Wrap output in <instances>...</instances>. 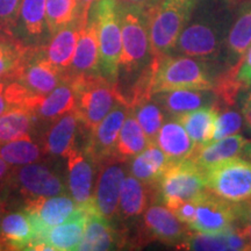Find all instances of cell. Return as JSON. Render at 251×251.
Segmentation results:
<instances>
[{
  "label": "cell",
  "instance_id": "db71d44e",
  "mask_svg": "<svg viewBox=\"0 0 251 251\" xmlns=\"http://www.w3.org/2000/svg\"><path fill=\"white\" fill-rule=\"evenodd\" d=\"M2 209H0V225H1V220H2V218H4V216H2Z\"/></svg>",
  "mask_w": 251,
  "mask_h": 251
},
{
  "label": "cell",
  "instance_id": "1f68e13d",
  "mask_svg": "<svg viewBox=\"0 0 251 251\" xmlns=\"http://www.w3.org/2000/svg\"><path fill=\"white\" fill-rule=\"evenodd\" d=\"M150 144L152 143H150L148 136L144 133L130 108L125 124L122 126L114 155L127 161V159L133 158L140 152H142Z\"/></svg>",
  "mask_w": 251,
  "mask_h": 251
},
{
  "label": "cell",
  "instance_id": "4dcf8cb0",
  "mask_svg": "<svg viewBox=\"0 0 251 251\" xmlns=\"http://www.w3.org/2000/svg\"><path fill=\"white\" fill-rule=\"evenodd\" d=\"M218 115L219 106L216 105L184 113L176 119L184 126L193 142L202 146L213 140Z\"/></svg>",
  "mask_w": 251,
  "mask_h": 251
},
{
  "label": "cell",
  "instance_id": "7bdbcfd3",
  "mask_svg": "<svg viewBox=\"0 0 251 251\" xmlns=\"http://www.w3.org/2000/svg\"><path fill=\"white\" fill-rule=\"evenodd\" d=\"M237 203V214H238V221L243 222H250L251 221V198L244 200V201L236 202Z\"/></svg>",
  "mask_w": 251,
  "mask_h": 251
},
{
  "label": "cell",
  "instance_id": "44dd1931",
  "mask_svg": "<svg viewBox=\"0 0 251 251\" xmlns=\"http://www.w3.org/2000/svg\"><path fill=\"white\" fill-rule=\"evenodd\" d=\"M15 37L27 46H43L49 42L46 0H23Z\"/></svg>",
  "mask_w": 251,
  "mask_h": 251
},
{
  "label": "cell",
  "instance_id": "681fc988",
  "mask_svg": "<svg viewBox=\"0 0 251 251\" xmlns=\"http://www.w3.org/2000/svg\"><path fill=\"white\" fill-rule=\"evenodd\" d=\"M238 231L243 235V237L246 238L248 246H249V249L251 250V221L250 222H246L242 227L237 228Z\"/></svg>",
  "mask_w": 251,
  "mask_h": 251
},
{
  "label": "cell",
  "instance_id": "7c38bea8",
  "mask_svg": "<svg viewBox=\"0 0 251 251\" xmlns=\"http://www.w3.org/2000/svg\"><path fill=\"white\" fill-rule=\"evenodd\" d=\"M98 176L93 191V202L100 214L114 225L118 216L121 186L126 177L127 161L113 155L97 164Z\"/></svg>",
  "mask_w": 251,
  "mask_h": 251
},
{
  "label": "cell",
  "instance_id": "30bf717a",
  "mask_svg": "<svg viewBox=\"0 0 251 251\" xmlns=\"http://www.w3.org/2000/svg\"><path fill=\"white\" fill-rule=\"evenodd\" d=\"M13 80L19 81L29 92L43 96L64 83H70L69 71L50 63L43 52V46H29Z\"/></svg>",
  "mask_w": 251,
  "mask_h": 251
},
{
  "label": "cell",
  "instance_id": "277c9868",
  "mask_svg": "<svg viewBox=\"0 0 251 251\" xmlns=\"http://www.w3.org/2000/svg\"><path fill=\"white\" fill-rule=\"evenodd\" d=\"M122 52L119 75L140 76L152 62L149 31V9L120 5Z\"/></svg>",
  "mask_w": 251,
  "mask_h": 251
},
{
  "label": "cell",
  "instance_id": "ba28073f",
  "mask_svg": "<svg viewBox=\"0 0 251 251\" xmlns=\"http://www.w3.org/2000/svg\"><path fill=\"white\" fill-rule=\"evenodd\" d=\"M65 179L50 165L35 162L12 168L4 184L9 193V199L11 194L15 193L26 202L40 197L65 194L68 190Z\"/></svg>",
  "mask_w": 251,
  "mask_h": 251
},
{
  "label": "cell",
  "instance_id": "f907efd6",
  "mask_svg": "<svg viewBox=\"0 0 251 251\" xmlns=\"http://www.w3.org/2000/svg\"><path fill=\"white\" fill-rule=\"evenodd\" d=\"M9 108L12 107L8 103L7 100H6L4 96V91H2V92H0V115H2L5 112H7Z\"/></svg>",
  "mask_w": 251,
  "mask_h": 251
},
{
  "label": "cell",
  "instance_id": "603a6c76",
  "mask_svg": "<svg viewBox=\"0 0 251 251\" xmlns=\"http://www.w3.org/2000/svg\"><path fill=\"white\" fill-rule=\"evenodd\" d=\"M158 196L157 185L147 184L133 175L125 177L121 186L118 216L121 220L135 219L143 214Z\"/></svg>",
  "mask_w": 251,
  "mask_h": 251
},
{
  "label": "cell",
  "instance_id": "74e56055",
  "mask_svg": "<svg viewBox=\"0 0 251 251\" xmlns=\"http://www.w3.org/2000/svg\"><path fill=\"white\" fill-rule=\"evenodd\" d=\"M178 249L196 251H227L229 249L226 233L224 234H190Z\"/></svg>",
  "mask_w": 251,
  "mask_h": 251
},
{
  "label": "cell",
  "instance_id": "d590c367",
  "mask_svg": "<svg viewBox=\"0 0 251 251\" xmlns=\"http://www.w3.org/2000/svg\"><path fill=\"white\" fill-rule=\"evenodd\" d=\"M130 108L144 133L148 136L150 143H155L159 129L165 122L166 113L164 109L152 99V97L136 103Z\"/></svg>",
  "mask_w": 251,
  "mask_h": 251
},
{
  "label": "cell",
  "instance_id": "8d00e7d4",
  "mask_svg": "<svg viewBox=\"0 0 251 251\" xmlns=\"http://www.w3.org/2000/svg\"><path fill=\"white\" fill-rule=\"evenodd\" d=\"M77 0H46L47 25L50 37L77 18Z\"/></svg>",
  "mask_w": 251,
  "mask_h": 251
},
{
  "label": "cell",
  "instance_id": "9a60e30c",
  "mask_svg": "<svg viewBox=\"0 0 251 251\" xmlns=\"http://www.w3.org/2000/svg\"><path fill=\"white\" fill-rule=\"evenodd\" d=\"M129 109L127 103L119 102L97 126L96 129L90 133L87 143L84 147L96 164L114 155L120 131Z\"/></svg>",
  "mask_w": 251,
  "mask_h": 251
},
{
  "label": "cell",
  "instance_id": "f35d334b",
  "mask_svg": "<svg viewBox=\"0 0 251 251\" xmlns=\"http://www.w3.org/2000/svg\"><path fill=\"white\" fill-rule=\"evenodd\" d=\"M23 0H0V34L15 37Z\"/></svg>",
  "mask_w": 251,
  "mask_h": 251
},
{
  "label": "cell",
  "instance_id": "ffe728a7",
  "mask_svg": "<svg viewBox=\"0 0 251 251\" xmlns=\"http://www.w3.org/2000/svg\"><path fill=\"white\" fill-rule=\"evenodd\" d=\"M168 117L177 118L184 113L218 105L219 97L214 90L181 89L152 94Z\"/></svg>",
  "mask_w": 251,
  "mask_h": 251
},
{
  "label": "cell",
  "instance_id": "b9f144b4",
  "mask_svg": "<svg viewBox=\"0 0 251 251\" xmlns=\"http://www.w3.org/2000/svg\"><path fill=\"white\" fill-rule=\"evenodd\" d=\"M174 213L177 215V218L187 225V227L194 221L197 215V205L194 200H188L180 203L177 208L174 209Z\"/></svg>",
  "mask_w": 251,
  "mask_h": 251
},
{
  "label": "cell",
  "instance_id": "ab89813d",
  "mask_svg": "<svg viewBox=\"0 0 251 251\" xmlns=\"http://www.w3.org/2000/svg\"><path fill=\"white\" fill-rule=\"evenodd\" d=\"M243 117L242 113H238L235 109H225L220 113L216 119L214 136L212 141L221 140L231 135L238 134V131L243 128ZM211 141V142H212Z\"/></svg>",
  "mask_w": 251,
  "mask_h": 251
},
{
  "label": "cell",
  "instance_id": "836d02e7",
  "mask_svg": "<svg viewBox=\"0 0 251 251\" xmlns=\"http://www.w3.org/2000/svg\"><path fill=\"white\" fill-rule=\"evenodd\" d=\"M45 156L43 147L34 140L33 136L11 141L0 144V156L12 166H20L35 163Z\"/></svg>",
  "mask_w": 251,
  "mask_h": 251
},
{
  "label": "cell",
  "instance_id": "6da1fadb",
  "mask_svg": "<svg viewBox=\"0 0 251 251\" xmlns=\"http://www.w3.org/2000/svg\"><path fill=\"white\" fill-rule=\"evenodd\" d=\"M234 0H198L172 55L218 63L235 17Z\"/></svg>",
  "mask_w": 251,
  "mask_h": 251
},
{
  "label": "cell",
  "instance_id": "52a82bcc",
  "mask_svg": "<svg viewBox=\"0 0 251 251\" xmlns=\"http://www.w3.org/2000/svg\"><path fill=\"white\" fill-rule=\"evenodd\" d=\"M157 188L161 202L174 211L206 190L205 172L192 158L171 162L157 183Z\"/></svg>",
  "mask_w": 251,
  "mask_h": 251
},
{
  "label": "cell",
  "instance_id": "8992f818",
  "mask_svg": "<svg viewBox=\"0 0 251 251\" xmlns=\"http://www.w3.org/2000/svg\"><path fill=\"white\" fill-rule=\"evenodd\" d=\"M198 0H162L149 9L150 43L153 57L174 54L181 31Z\"/></svg>",
  "mask_w": 251,
  "mask_h": 251
},
{
  "label": "cell",
  "instance_id": "e575fe53",
  "mask_svg": "<svg viewBox=\"0 0 251 251\" xmlns=\"http://www.w3.org/2000/svg\"><path fill=\"white\" fill-rule=\"evenodd\" d=\"M28 47L17 37L0 34V80H13Z\"/></svg>",
  "mask_w": 251,
  "mask_h": 251
},
{
  "label": "cell",
  "instance_id": "816d5d0a",
  "mask_svg": "<svg viewBox=\"0 0 251 251\" xmlns=\"http://www.w3.org/2000/svg\"><path fill=\"white\" fill-rule=\"evenodd\" d=\"M243 156H244V158L251 161V141H249V143L247 144L246 149H244V151H243Z\"/></svg>",
  "mask_w": 251,
  "mask_h": 251
},
{
  "label": "cell",
  "instance_id": "4316f807",
  "mask_svg": "<svg viewBox=\"0 0 251 251\" xmlns=\"http://www.w3.org/2000/svg\"><path fill=\"white\" fill-rule=\"evenodd\" d=\"M248 143L249 140H247L242 135L235 134L225 139L198 146L191 158L205 172L206 169L211 168L212 165L243 155Z\"/></svg>",
  "mask_w": 251,
  "mask_h": 251
},
{
  "label": "cell",
  "instance_id": "8fae6325",
  "mask_svg": "<svg viewBox=\"0 0 251 251\" xmlns=\"http://www.w3.org/2000/svg\"><path fill=\"white\" fill-rule=\"evenodd\" d=\"M197 205V215L188 226L190 230L201 234H224L236 228L238 221L237 203L226 200L206 188L193 199Z\"/></svg>",
  "mask_w": 251,
  "mask_h": 251
},
{
  "label": "cell",
  "instance_id": "2e32d148",
  "mask_svg": "<svg viewBox=\"0 0 251 251\" xmlns=\"http://www.w3.org/2000/svg\"><path fill=\"white\" fill-rule=\"evenodd\" d=\"M87 213L85 206H79L68 221L48 229L30 248V250L71 251L78 247L85 234Z\"/></svg>",
  "mask_w": 251,
  "mask_h": 251
},
{
  "label": "cell",
  "instance_id": "cb8c5ba5",
  "mask_svg": "<svg viewBox=\"0 0 251 251\" xmlns=\"http://www.w3.org/2000/svg\"><path fill=\"white\" fill-rule=\"evenodd\" d=\"M84 26L85 25L76 18L55 33L50 37L49 42L43 45V52L47 59L62 70L69 71L76 51L80 31Z\"/></svg>",
  "mask_w": 251,
  "mask_h": 251
},
{
  "label": "cell",
  "instance_id": "f5cc1de1",
  "mask_svg": "<svg viewBox=\"0 0 251 251\" xmlns=\"http://www.w3.org/2000/svg\"><path fill=\"white\" fill-rule=\"evenodd\" d=\"M5 86H6L5 81L4 80H0V92H2V91H4Z\"/></svg>",
  "mask_w": 251,
  "mask_h": 251
},
{
  "label": "cell",
  "instance_id": "bcb514c9",
  "mask_svg": "<svg viewBox=\"0 0 251 251\" xmlns=\"http://www.w3.org/2000/svg\"><path fill=\"white\" fill-rule=\"evenodd\" d=\"M242 117L244 127L247 128L248 133L251 134V92L248 94L247 98L244 99L242 105Z\"/></svg>",
  "mask_w": 251,
  "mask_h": 251
},
{
  "label": "cell",
  "instance_id": "7dc6e473",
  "mask_svg": "<svg viewBox=\"0 0 251 251\" xmlns=\"http://www.w3.org/2000/svg\"><path fill=\"white\" fill-rule=\"evenodd\" d=\"M12 168L13 166L9 165L7 162L5 161L4 158H2L1 156H0V184L4 183V181L7 179L9 172H11Z\"/></svg>",
  "mask_w": 251,
  "mask_h": 251
},
{
  "label": "cell",
  "instance_id": "f6af8a7d",
  "mask_svg": "<svg viewBox=\"0 0 251 251\" xmlns=\"http://www.w3.org/2000/svg\"><path fill=\"white\" fill-rule=\"evenodd\" d=\"M119 4L124 6H134L143 9H150L155 7L162 0H118Z\"/></svg>",
  "mask_w": 251,
  "mask_h": 251
},
{
  "label": "cell",
  "instance_id": "d6a6232c",
  "mask_svg": "<svg viewBox=\"0 0 251 251\" xmlns=\"http://www.w3.org/2000/svg\"><path fill=\"white\" fill-rule=\"evenodd\" d=\"M37 120L26 108L12 107L0 115V144L33 136Z\"/></svg>",
  "mask_w": 251,
  "mask_h": 251
},
{
  "label": "cell",
  "instance_id": "4fadbf2b",
  "mask_svg": "<svg viewBox=\"0 0 251 251\" xmlns=\"http://www.w3.org/2000/svg\"><path fill=\"white\" fill-rule=\"evenodd\" d=\"M78 207L79 206L67 193L54 197H40L25 202L24 211L29 215L35 228L36 236L33 244L48 229L68 221L76 213Z\"/></svg>",
  "mask_w": 251,
  "mask_h": 251
},
{
  "label": "cell",
  "instance_id": "7a4b0ae2",
  "mask_svg": "<svg viewBox=\"0 0 251 251\" xmlns=\"http://www.w3.org/2000/svg\"><path fill=\"white\" fill-rule=\"evenodd\" d=\"M151 93L181 89L214 90L219 75L215 62L185 55L153 57Z\"/></svg>",
  "mask_w": 251,
  "mask_h": 251
},
{
  "label": "cell",
  "instance_id": "3957f363",
  "mask_svg": "<svg viewBox=\"0 0 251 251\" xmlns=\"http://www.w3.org/2000/svg\"><path fill=\"white\" fill-rule=\"evenodd\" d=\"M70 84L76 94L75 112L90 133L119 102H125L117 84L100 74L74 76Z\"/></svg>",
  "mask_w": 251,
  "mask_h": 251
},
{
  "label": "cell",
  "instance_id": "484cf974",
  "mask_svg": "<svg viewBox=\"0 0 251 251\" xmlns=\"http://www.w3.org/2000/svg\"><path fill=\"white\" fill-rule=\"evenodd\" d=\"M155 143L172 162L191 158L198 147L184 126L171 117L163 124Z\"/></svg>",
  "mask_w": 251,
  "mask_h": 251
},
{
  "label": "cell",
  "instance_id": "d4e9b609",
  "mask_svg": "<svg viewBox=\"0 0 251 251\" xmlns=\"http://www.w3.org/2000/svg\"><path fill=\"white\" fill-rule=\"evenodd\" d=\"M99 61L98 29H97L96 21L89 17L86 25L80 31L72 64L69 69V74L71 78L78 76V75L100 74Z\"/></svg>",
  "mask_w": 251,
  "mask_h": 251
},
{
  "label": "cell",
  "instance_id": "f546056e",
  "mask_svg": "<svg viewBox=\"0 0 251 251\" xmlns=\"http://www.w3.org/2000/svg\"><path fill=\"white\" fill-rule=\"evenodd\" d=\"M171 162L162 149L156 143H152L139 155L133 157L130 175L143 183L157 185Z\"/></svg>",
  "mask_w": 251,
  "mask_h": 251
},
{
  "label": "cell",
  "instance_id": "c3c4849f",
  "mask_svg": "<svg viewBox=\"0 0 251 251\" xmlns=\"http://www.w3.org/2000/svg\"><path fill=\"white\" fill-rule=\"evenodd\" d=\"M9 200V193L6 188L5 184L1 183L0 184V209L5 211L6 208V202Z\"/></svg>",
  "mask_w": 251,
  "mask_h": 251
},
{
  "label": "cell",
  "instance_id": "83f0119b",
  "mask_svg": "<svg viewBox=\"0 0 251 251\" xmlns=\"http://www.w3.org/2000/svg\"><path fill=\"white\" fill-rule=\"evenodd\" d=\"M35 236V228L24 209L4 215L0 225V238L6 250H29Z\"/></svg>",
  "mask_w": 251,
  "mask_h": 251
},
{
  "label": "cell",
  "instance_id": "7402d4cb",
  "mask_svg": "<svg viewBox=\"0 0 251 251\" xmlns=\"http://www.w3.org/2000/svg\"><path fill=\"white\" fill-rule=\"evenodd\" d=\"M76 107V94L70 83H64L43 96H34L25 108L37 121H54Z\"/></svg>",
  "mask_w": 251,
  "mask_h": 251
},
{
  "label": "cell",
  "instance_id": "e0dca14e",
  "mask_svg": "<svg viewBox=\"0 0 251 251\" xmlns=\"http://www.w3.org/2000/svg\"><path fill=\"white\" fill-rule=\"evenodd\" d=\"M143 224L149 236L169 246L179 247L191 234L187 225L165 205H150L143 213Z\"/></svg>",
  "mask_w": 251,
  "mask_h": 251
},
{
  "label": "cell",
  "instance_id": "5b68a950",
  "mask_svg": "<svg viewBox=\"0 0 251 251\" xmlns=\"http://www.w3.org/2000/svg\"><path fill=\"white\" fill-rule=\"evenodd\" d=\"M89 17L96 21L98 29L100 75L117 84L122 52L120 4L118 0H97Z\"/></svg>",
  "mask_w": 251,
  "mask_h": 251
},
{
  "label": "cell",
  "instance_id": "5bb4252c",
  "mask_svg": "<svg viewBox=\"0 0 251 251\" xmlns=\"http://www.w3.org/2000/svg\"><path fill=\"white\" fill-rule=\"evenodd\" d=\"M67 185L70 197L78 206L89 203L93 198L97 164L85 147L77 146L68 152Z\"/></svg>",
  "mask_w": 251,
  "mask_h": 251
},
{
  "label": "cell",
  "instance_id": "9c48e42d",
  "mask_svg": "<svg viewBox=\"0 0 251 251\" xmlns=\"http://www.w3.org/2000/svg\"><path fill=\"white\" fill-rule=\"evenodd\" d=\"M206 187L219 197L233 202L251 198V161L233 157L205 170Z\"/></svg>",
  "mask_w": 251,
  "mask_h": 251
},
{
  "label": "cell",
  "instance_id": "60d3db41",
  "mask_svg": "<svg viewBox=\"0 0 251 251\" xmlns=\"http://www.w3.org/2000/svg\"><path fill=\"white\" fill-rule=\"evenodd\" d=\"M226 71L241 89L251 86V46L240 62Z\"/></svg>",
  "mask_w": 251,
  "mask_h": 251
},
{
  "label": "cell",
  "instance_id": "ac0fdd59",
  "mask_svg": "<svg viewBox=\"0 0 251 251\" xmlns=\"http://www.w3.org/2000/svg\"><path fill=\"white\" fill-rule=\"evenodd\" d=\"M83 127L75 109L50 122L41 139L46 155L52 158H65L68 152L78 144V134Z\"/></svg>",
  "mask_w": 251,
  "mask_h": 251
},
{
  "label": "cell",
  "instance_id": "f1b7e54d",
  "mask_svg": "<svg viewBox=\"0 0 251 251\" xmlns=\"http://www.w3.org/2000/svg\"><path fill=\"white\" fill-rule=\"evenodd\" d=\"M251 46V7L243 11L235 19L222 54L224 65L227 69L234 67L243 57Z\"/></svg>",
  "mask_w": 251,
  "mask_h": 251
},
{
  "label": "cell",
  "instance_id": "ee69618b",
  "mask_svg": "<svg viewBox=\"0 0 251 251\" xmlns=\"http://www.w3.org/2000/svg\"><path fill=\"white\" fill-rule=\"evenodd\" d=\"M77 1H78L77 18L79 19L84 25H86L87 19H89L90 9L94 4V1H97V0H77Z\"/></svg>",
  "mask_w": 251,
  "mask_h": 251
},
{
  "label": "cell",
  "instance_id": "d6986e66",
  "mask_svg": "<svg viewBox=\"0 0 251 251\" xmlns=\"http://www.w3.org/2000/svg\"><path fill=\"white\" fill-rule=\"evenodd\" d=\"M85 206L87 222L83 240L78 247L79 251H103L120 249L125 244V237L118 233L114 225L100 214L93 200Z\"/></svg>",
  "mask_w": 251,
  "mask_h": 251
}]
</instances>
